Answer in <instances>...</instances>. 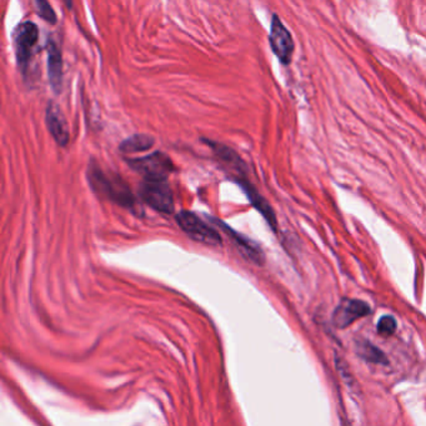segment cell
Returning a JSON list of instances; mask_svg holds the SVG:
<instances>
[{
	"label": "cell",
	"instance_id": "cell-1",
	"mask_svg": "<svg viewBox=\"0 0 426 426\" xmlns=\"http://www.w3.org/2000/svg\"><path fill=\"white\" fill-rule=\"evenodd\" d=\"M88 181L93 192L99 198L107 199L114 204L130 209L135 208V198L129 186L121 176L114 173H107L96 162H89L88 168Z\"/></svg>",
	"mask_w": 426,
	"mask_h": 426
},
{
	"label": "cell",
	"instance_id": "cell-2",
	"mask_svg": "<svg viewBox=\"0 0 426 426\" xmlns=\"http://www.w3.org/2000/svg\"><path fill=\"white\" fill-rule=\"evenodd\" d=\"M128 165L148 181H167L175 170L174 164L167 154L154 151L149 155L126 160Z\"/></svg>",
	"mask_w": 426,
	"mask_h": 426
},
{
	"label": "cell",
	"instance_id": "cell-3",
	"mask_svg": "<svg viewBox=\"0 0 426 426\" xmlns=\"http://www.w3.org/2000/svg\"><path fill=\"white\" fill-rule=\"evenodd\" d=\"M178 225L183 229L189 238L201 244L209 246L222 245V236L211 228L206 222H203L197 214L192 211H181L175 216Z\"/></svg>",
	"mask_w": 426,
	"mask_h": 426
},
{
	"label": "cell",
	"instance_id": "cell-4",
	"mask_svg": "<svg viewBox=\"0 0 426 426\" xmlns=\"http://www.w3.org/2000/svg\"><path fill=\"white\" fill-rule=\"evenodd\" d=\"M140 198L154 211L164 214L174 211V198L168 181H148L144 179L139 189Z\"/></svg>",
	"mask_w": 426,
	"mask_h": 426
},
{
	"label": "cell",
	"instance_id": "cell-5",
	"mask_svg": "<svg viewBox=\"0 0 426 426\" xmlns=\"http://www.w3.org/2000/svg\"><path fill=\"white\" fill-rule=\"evenodd\" d=\"M38 38H39L38 26L31 22H24L19 24L14 31L13 40L15 49V58L19 69L22 72H25L28 63L31 61V53L38 42Z\"/></svg>",
	"mask_w": 426,
	"mask_h": 426
},
{
	"label": "cell",
	"instance_id": "cell-6",
	"mask_svg": "<svg viewBox=\"0 0 426 426\" xmlns=\"http://www.w3.org/2000/svg\"><path fill=\"white\" fill-rule=\"evenodd\" d=\"M269 43H271V50L276 55V58L284 66H289L294 55V40H293L290 31L287 29L285 25L282 24V20L276 14H274L271 19Z\"/></svg>",
	"mask_w": 426,
	"mask_h": 426
},
{
	"label": "cell",
	"instance_id": "cell-7",
	"mask_svg": "<svg viewBox=\"0 0 426 426\" xmlns=\"http://www.w3.org/2000/svg\"><path fill=\"white\" fill-rule=\"evenodd\" d=\"M209 220H211L213 224H215L218 228L222 229V231L225 234L228 235L230 238V241L234 243V245L236 246V249L239 250L241 255L248 260V261H252L254 264L263 265L265 263V254L261 248L255 243V241L249 239L248 236H245L241 233L235 231L234 229L230 228L227 222L219 220L216 218H211L208 216Z\"/></svg>",
	"mask_w": 426,
	"mask_h": 426
},
{
	"label": "cell",
	"instance_id": "cell-8",
	"mask_svg": "<svg viewBox=\"0 0 426 426\" xmlns=\"http://www.w3.org/2000/svg\"><path fill=\"white\" fill-rule=\"evenodd\" d=\"M372 312L370 306L359 299H344L337 305L333 315V323L336 328H348L356 320L365 318Z\"/></svg>",
	"mask_w": 426,
	"mask_h": 426
},
{
	"label": "cell",
	"instance_id": "cell-9",
	"mask_svg": "<svg viewBox=\"0 0 426 426\" xmlns=\"http://www.w3.org/2000/svg\"><path fill=\"white\" fill-rule=\"evenodd\" d=\"M45 123L56 144L66 146L69 143V126L61 107L54 102H49L45 112Z\"/></svg>",
	"mask_w": 426,
	"mask_h": 426
},
{
	"label": "cell",
	"instance_id": "cell-10",
	"mask_svg": "<svg viewBox=\"0 0 426 426\" xmlns=\"http://www.w3.org/2000/svg\"><path fill=\"white\" fill-rule=\"evenodd\" d=\"M235 181L241 186V189L245 192L246 197L249 199V201L252 203V206L261 215L264 216L265 220L271 225L273 231L276 233L277 231V222H276L275 213L271 209V205L268 204V201L257 192V189L252 185V183L246 181L245 178H235Z\"/></svg>",
	"mask_w": 426,
	"mask_h": 426
},
{
	"label": "cell",
	"instance_id": "cell-11",
	"mask_svg": "<svg viewBox=\"0 0 426 426\" xmlns=\"http://www.w3.org/2000/svg\"><path fill=\"white\" fill-rule=\"evenodd\" d=\"M48 53V77L49 83L55 94H59L63 86V58L58 44L49 39L47 44Z\"/></svg>",
	"mask_w": 426,
	"mask_h": 426
},
{
	"label": "cell",
	"instance_id": "cell-12",
	"mask_svg": "<svg viewBox=\"0 0 426 426\" xmlns=\"http://www.w3.org/2000/svg\"><path fill=\"white\" fill-rule=\"evenodd\" d=\"M154 145V138L148 134H135L130 138L125 139L119 149L124 154H134L140 151H149Z\"/></svg>",
	"mask_w": 426,
	"mask_h": 426
},
{
	"label": "cell",
	"instance_id": "cell-13",
	"mask_svg": "<svg viewBox=\"0 0 426 426\" xmlns=\"http://www.w3.org/2000/svg\"><path fill=\"white\" fill-rule=\"evenodd\" d=\"M358 354L364 360L369 361V363L383 364V365L388 363V359H386L384 353L380 349L374 347L370 342H359L358 344Z\"/></svg>",
	"mask_w": 426,
	"mask_h": 426
},
{
	"label": "cell",
	"instance_id": "cell-14",
	"mask_svg": "<svg viewBox=\"0 0 426 426\" xmlns=\"http://www.w3.org/2000/svg\"><path fill=\"white\" fill-rule=\"evenodd\" d=\"M34 6H36V13L40 18L44 19L47 23H50V24L56 23V14H55L54 9L52 8L48 1L36 0Z\"/></svg>",
	"mask_w": 426,
	"mask_h": 426
},
{
	"label": "cell",
	"instance_id": "cell-15",
	"mask_svg": "<svg viewBox=\"0 0 426 426\" xmlns=\"http://www.w3.org/2000/svg\"><path fill=\"white\" fill-rule=\"evenodd\" d=\"M379 334L381 336H390L395 333L396 321L395 319L390 315H385L378 321V328H376Z\"/></svg>",
	"mask_w": 426,
	"mask_h": 426
}]
</instances>
